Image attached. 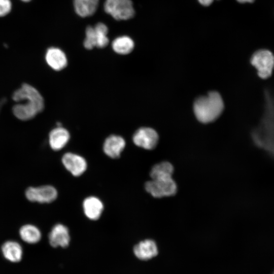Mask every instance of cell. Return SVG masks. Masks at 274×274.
<instances>
[{"label": "cell", "instance_id": "cell-16", "mask_svg": "<svg viewBox=\"0 0 274 274\" xmlns=\"http://www.w3.org/2000/svg\"><path fill=\"white\" fill-rule=\"evenodd\" d=\"M4 257L12 262L20 261L23 255V249L21 245L15 241H7L1 247Z\"/></svg>", "mask_w": 274, "mask_h": 274}, {"label": "cell", "instance_id": "cell-21", "mask_svg": "<svg viewBox=\"0 0 274 274\" xmlns=\"http://www.w3.org/2000/svg\"><path fill=\"white\" fill-rule=\"evenodd\" d=\"M94 28L96 36V47L98 48L106 47L109 43V39L107 36L109 31L108 26L102 22H98Z\"/></svg>", "mask_w": 274, "mask_h": 274}, {"label": "cell", "instance_id": "cell-12", "mask_svg": "<svg viewBox=\"0 0 274 274\" xmlns=\"http://www.w3.org/2000/svg\"><path fill=\"white\" fill-rule=\"evenodd\" d=\"M158 248L152 239H147L141 241L133 247L135 256L142 260H149L158 254Z\"/></svg>", "mask_w": 274, "mask_h": 274}, {"label": "cell", "instance_id": "cell-13", "mask_svg": "<svg viewBox=\"0 0 274 274\" xmlns=\"http://www.w3.org/2000/svg\"><path fill=\"white\" fill-rule=\"evenodd\" d=\"M47 64L54 70L58 71L64 68L67 64V60L64 52L57 47L48 49L45 55Z\"/></svg>", "mask_w": 274, "mask_h": 274}, {"label": "cell", "instance_id": "cell-14", "mask_svg": "<svg viewBox=\"0 0 274 274\" xmlns=\"http://www.w3.org/2000/svg\"><path fill=\"white\" fill-rule=\"evenodd\" d=\"M82 207L85 215L91 220H97L100 217L104 207L101 200L93 196L85 198Z\"/></svg>", "mask_w": 274, "mask_h": 274}, {"label": "cell", "instance_id": "cell-9", "mask_svg": "<svg viewBox=\"0 0 274 274\" xmlns=\"http://www.w3.org/2000/svg\"><path fill=\"white\" fill-rule=\"evenodd\" d=\"M61 162L66 169L75 177L81 176L87 168V163L84 157L71 152L64 154Z\"/></svg>", "mask_w": 274, "mask_h": 274}, {"label": "cell", "instance_id": "cell-25", "mask_svg": "<svg viewBox=\"0 0 274 274\" xmlns=\"http://www.w3.org/2000/svg\"><path fill=\"white\" fill-rule=\"evenodd\" d=\"M238 2L241 3H252L255 0H236Z\"/></svg>", "mask_w": 274, "mask_h": 274}, {"label": "cell", "instance_id": "cell-10", "mask_svg": "<svg viewBox=\"0 0 274 274\" xmlns=\"http://www.w3.org/2000/svg\"><path fill=\"white\" fill-rule=\"evenodd\" d=\"M50 245L54 248H66L71 240L70 231L64 225L58 223L51 228L48 235Z\"/></svg>", "mask_w": 274, "mask_h": 274}, {"label": "cell", "instance_id": "cell-3", "mask_svg": "<svg viewBox=\"0 0 274 274\" xmlns=\"http://www.w3.org/2000/svg\"><path fill=\"white\" fill-rule=\"evenodd\" d=\"M255 145L274 156V110L267 102V110L258 130L253 132Z\"/></svg>", "mask_w": 274, "mask_h": 274}, {"label": "cell", "instance_id": "cell-5", "mask_svg": "<svg viewBox=\"0 0 274 274\" xmlns=\"http://www.w3.org/2000/svg\"><path fill=\"white\" fill-rule=\"evenodd\" d=\"M104 9L107 14L118 21L129 20L135 15L131 0H106Z\"/></svg>", "mask_w": 274, "mask_h": 274}, {"label": "cell", "instance_id": "cell-4", "mask_svg": "<svg viewBox=\"0 0 274 274\" xmlns=\"http://www.w3.org/2000/svg\"><path fill=\"white\" fill-rule=\"evenodd\" d=\"M250 62L261 79L264 80L271 77L274 69V55L271 51L267 49L256 51L252 55Z\"/></svg>", "mask_w": 274, "mask_h": 274}, {"label": "cell", "instance_id": "cell-8", "mask_svg": "<svg viewBox=\"0 0 274 274\" xmlns=\"http://www.w3.org/2000/svg\"><path fill=\"white\" fill-rule=\"evenodd\" d=\"M159 136L157 132L150 127H142L134 133L132 140L137 146L146 150H153L157 146Z\"/></svg>", "mask_w": 274, "mask_h": 274}, {"label": "cell", "instance_id": "cell-22", "mask_svg": "<svg viewBox=\"0 0 274 274\" xmlns=\"http://www.w3.org/2000/svg\"><path fill=\"white\" fill-rule=\"evenodd\" d=\"M96 36L94 26L88 25L85 29V38L83 42L84 47L88 50L96 47Z\"/></svg>", "mask_w": 274, "mask_h": 274}, {"label": "cell", "instance_id": "cell-26", "mask_svg": "<svg viewBox=\"0 0 274 274\" xmlns=\"http://www.w3.org/2000/svg\"><path fill=\"white\" fill-rule=\"evenodd\" d=\"M21 1H22L23 2H27L30 1V0H21Z\"/></svg>", "mask_w": 274, "mask_h": 274}, {"label": "cell", "instance_id": "cell-7", "mask_svg": "<svg viewBox=\"0 0 274 274\" xmlns=\"http://www.w3.org/2000/svg\"><path fill=\"white\" fill-rule=\"evenodd\" d=\"M56 189L50 185L30 186L25 191V196L29 201L40 203H49L57 197Z\"/></svg>", "mask_w": 274, "mask_h": 274}, {"label": "cell", "instance_id": "cell-23", "mask_svg": "<svg viewBox=\"0 0 274 274\" xmlns=\"http://www.w3.org/2000/svg\"><path fill=\"white\" fill-rule=\"evenodd\" d=\"M12 8L11 2L10 0H0V17L8 14Z\"/></svg>", "mask_w": 274, "mask_h": 274}, {"label": "cell", "instance_id": "cell-6", "mask_svg": "<svg viewBox=\"0 0 274 274\" xmlns=\"http://www.w3.org/2000/svg\"><path fill=\"white\" fill-rule=\"evenodd\" d=\"M146 191L155 198L175 195L178 190L177 185L172 178L152 179L145 184Z\"/></svg>", "mask_w": 274, "mask_h": 274}, {"label": "cell", "instance_id": "cell-19", "mask_svg": "<svg viewBox=\"0 0 274 274\" xmlns=\"http://www.w3.org/2000/svg\"><path fill=\"white\" fill-rule=\"evenodd\" d=\"M174 172L173 164L168 161H162L155 164L151 169L150 176L152 179H163L172 178Z\"/></svg>", "mask_w": 274, "mask_h": 274}, {"label": "cell", "instance_id": "cell-2", "mask_svg": "<svg viewBox=\"0 0 274 274\" xmlns=\"http://www.w3.org/2000/svg\"><path fill=\"white\" fill-rule=\"evenodd\" d=\"M224 109V103L220 94L211 91L208 95L197 98L193 105L194 114L198 120L209 123L216 120Z\"/></svg>", "mask_w": 274, "mask_h": 274}, {"label": "cell", "instance_id": "cell-17", "mask_svg": "<svg viewBox=\"0 0 274 274\" xmlns=\"http://www.w3.org/2000/svg\"><path fill=\"white\" fill-rule=\"evenodd\" d=\"M99 0H73L75 13L80 17L85 18L93 15L96 11Z\"/></svg>", "mask_w": 274, "mask_h": 274}, {"label": "cell", "instance_id": "cell-15", "mask_svg": "<svg viewBox=\"0 0 274 274\" xmlns=\"http://www.w3.org/2000/svg\"><path fill=\"white\" fill-rule=\"evenodd\" d=\"M70 139L69 132L65 128L58 126L52 129L49 135V144L54 151H59L64 148Z\"/></svg>", "mask_w": 274, "mask_h": 274}, {"label": "cell", "instance_id": "cell-20", "mask_svg": "<svg viewBox=\"0 0 274 274\" xmlns=\"http://www.w3.org/2000/svg\"><path fill=\"white\" fill-rule=\"evenodd\" d=\"M134 47L133 40L127 36H119L112 43V48L114 51L121 55L129 54L133 50Z\"/></svg>", "mask_w": 274, "mask_h": 274}, {"label": "cell", "instance_id": "cell-11", "mask_svg": "<svg viewBox=\"0 0 274 274\" xmlns=\"http://www.w3.org/2000/svg\"><path fill=\"white\" fill-rule=\"evenodd\" d=\"M125 145V141L122 136L112 134L105 140L103 145V151L108 157L117 159L120 157Z\"/></svg>", "mask_w": 274, "mask_h": 274}, {"label": "cell", "instance_id": "cell-18", "mask_svg": "<svg viewBox=\"0 0 274 274\" xmlns=\"http://www.w3.org/2000/svg\"><path fill=\"white\" fill-rule=\"evenodd\" d=\"M19 234L23 242L29 244L38 243L42 237L40 229L32 224H26L21 226L19 230Z\"/></svg>", "mask_w": 274, "mask_h": 274}, {"label": "cell", "instance_id": "cell-24", "mask_svg": "<svg viewBox=\"0 0 274 274\" xmlns=\"http://www.w3.org/2000/svg\"><path fill=\"white\" fill-rule=\"evenodd\" d=\"M198 1L201 5L204 6H208L213 3L214 0H198Z\"/></svg>", "mask_w": 274, "mask_h": 274}, {"label": "cell", "instance_id": "cell-27", "mask_svg": "<svg viewBox=\"0 0 274 274\" xmlns=\"http://www.w3.org/2000/svg\"><path fill=\"white\" fill-rule=\"evenodd\" d=\"M272 274H274V272H273V273Z\"/></svg>", "mask_w": 274, "mask_h": 274}, {"label": "cell", "instance_id": "cell-1", "mask_svg": "<svg viewBox=\"0 0 274 274\" xmlns=\"http://www.w3.org/2000/svg\"><path fill=\"white\" fill-rule=\"evenodd\" d=\"M12 98L16 101L24 100V104H18L13 107V113L21 120H28L34 118L44 108V99L35 87L24 83L13 94Z\"/></svg>", "mask_w": 274, "mask_h": 274}]
</instances>
